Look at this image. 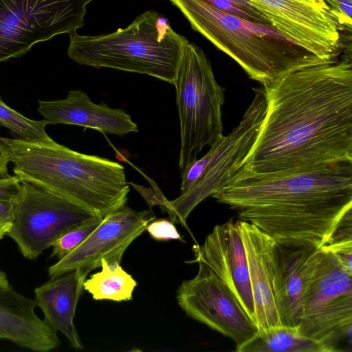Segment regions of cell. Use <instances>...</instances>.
I'll list each match as a JSON object with an SVG mask.
<instances>
[{"label":"cell","mask_w":352,"mask_h":352,"mask_svg":"<svg viewBox=\"0 0 352 352\" xmlns=\"http://www.w3.org/2000/svg\"><path fill=\"white\" fill-rule=\"evenodd\" d=\"M101 267V271L91 274L85 280L83 289L96 300H131L137 285L135 279L118 263H110L102 260Z\"/></svg>","instance_id":"21"},{"label":"cell","mask_w":352,"mask_h":352,"mask_svg":"<svg viewBox=\"0 0 352 352\" xmlns=\"http://www.w3.org/2000/svg\"><path fill=\"white\" fill-rule=\"evenodd\" d=\"M10 162V157L6 148L0 143V175L8 174V165Z\"/></svg>","instance_id":"29"},{"label":"cell","mask_w":352,"mask_h":352,"mask_svg":"<svg viewBox=\"0 0 352 352\" xmlns=\"http://www.w3.org/2000/svg\"><path fill=\"white\" fill-rule=\"evenodd\" d=\"M180 127L179 169L182 173L206 146L223 133L221 107L225 97L203 50L186 45L175 82Z\"/></svg>","instance_id":"7"},{"label":"cell","mask_w":352,"mask_h":352,"mask_svg":"<svg viewBox=\"0 0 352 352\" xmlns=\"http://www.w3.org/2000/svg\"><path fill=\"white\" fill-rule=\"evenodd\" d=\"M341 28L351 30L352 0H324Z\"/></svg>","instance_id":"28"},{"label":"cell","mask_w":352,"mask_h":352,"mask_svg":"<svg viewBox=\"0 0 352 352\" xmlns=\"http://www.w3.org/2000/svg\"><path fill=\"white\" fill-rule=\"evenodd\" d=\"M272 28L309 53L338 59L341 31L324 0H248Z\"/></svg>","instance_id":"11"},{"label":"cell","mask_w":352,"mask_h":352,"mask_svg":"<svg viewBox=\"0 0 352 352\" xmlns=\"http://www.w3.org/2000/svg\"><path fill=\"white\" fill-rule=\"evenodd\" d=\"M96 217L91 210L52 190L21 181L14 220L6 235L14 241L25 258L33 260L67 231Z\"/></svg>","instance_id":"10"},{"label":"cell","mask_w":352,"mask_h":352,"mask_svg":"<svg viewBox=\"0 0 352 352\" xmlns=\"http://www.w3.org/2000/svg\"><path fill=\"white\" fill-rule=\"evenodd\" d=\"M170 1L193 30L262 85L302 65L312 55L272 28L222 12L203 0Z\"/></svg>","instance_id":"5"},{"label":"cell","mask_w":352,"mask_h":352,"mask_svg":"<svg viewBox=\"0 0 352 352\" xmlns=\"http://www.w3.org/2000/svg\"><path fill=\"white\" fill-rule=\"evenodd\" d=\"M94 0H0V63L35 44L77 32Z\"/></svg>","instance_id":"9"},{"label":"cell","mask_w":352,"mask_h":352,"mask_svg":"<svg viewBox=\"0 0 352 352\" xmlns=\"http://www.w3.org/2000/svg\"><path fill=\"white\" fill-rule=\"evenodd\" d=\"M155 219L151 210L137 211L126 205L106 215L81 244L49 267V276L54 278L77 268L91 271L101 267L102 260L120 264L127 248Z\"/></svg>","instance_id":"13"},{"label":"cell","mask_w":352,"mask_h":352,"mask_svg":"<svg viewBox=\"0 0 352 352\" xmlns=\"http://www.w3.org/2000/svg\"><path fill=\"white\" fill-rule=\"evenodd\" d=\"M91 271L77 268L50 279L34 289V300L43 313L45 322L61 332L76 349H83L74 325L76 306L83 283Z\"/></svg>","instance_id":"19"},{"label":"cell","mask_w":352,"mask_h":352,"mask_svg":"<svg viewBox=\"0 0 352 352\" xmlns=\"http://www.w3.org/2000/svg\"><path fill=\"white\" fill-rule=\"evenodd\" d=\"M69 57L79 65L146 74L174 85L188 40L168 20L146 11L129 25L102 35L69 34Z\"/></svg>","instance_id":"4"},{"label":"cell","mask_w":352,"mask_h":352,"mask_svg":"<svg viewBox=\"0 0 352 352\" xmlns=\"http://www.w3.org/2000/svg\"><path fill=\"white\" fill-rule=\"evenodd\" d=\"M318 250L302 241H274V293L282 325L298 327L299 324L305 291Z\"/></svg>","instance_id":"15"},{"label":"cell","mask_w":352,"mask_h":352,"mask_svg":"<svg viewBox=\"0 0 352 352\" xmlns=\"http://www.w3.org/2000/svg\"><path fill=\"white\" fill-rule=\"evenodd\" d=\"M254 299L258 331L280 324L274 293V241L254 225L239 219Z\"/></svg>","instance_id":"17"},{"label":"cell","mask_w":352,"mask_h":352,"mask_svg":"<svg viewBox=\"0 0 352 352\" xmlns=\"http://www.w3.org/2000/svg\"><path fill=\"white\" fill-rule=\"evenodd\" d=\"M267 109L242 167L256 173L352 160V63L312 55L263 85Z\"/></svg>","instance_id":"1"},{"label":"cell","mask_w":352,"mask_h":352,"mask_svg":"<svg viewBox=\"0 0 352 352\" xmlns=\"http://www.w3.org/2000/svg\"><path fill=\"white\" fill-rule=\"evenodd\" d=\"M195 261L205 263L237 298L243 309L256 324L246 254L239 220L217 225L204 244L195 247Z\"/></svg>","instance_id":"14"},{"label":"cell","mask_w":352,"mask_h":352,"mask_svg":"<svg viewBox=\"0 0 352 352\" xmlns=\"http://www.w3.org/2000/svg\"><path fill=\"white\" fill-rule=\"evenodd\" d=\"M254 98L239 124L227 135L219 136L207 153L182 173L180 195L162 208L173 223L186 226L192 210L225 186L251 152L265 119L267 101L263 87L254 88Z\"/></svg>","instance_id":"6"},{"label":"cell","mask_w":352,"mask_h":352,"mask_svg":"<svg viewBox=\"0 0 352 352\" xmlns=\"http://www.w3.org/2000/svg\"><path fill=\"white\" fill-rule=\"evenodd\" d=\"M211 197L274 241L320 248L352 208V160L271 173L241 166Z\"/></svg>","instance_id":"2"},{"label":"cell","mask_w":352,"mask_h":352,"mask_svg":"<svg viewBox=\"0 0 352 352\" xmlns=\"http://www.w3.org/2000/svg\"><path fill=\"white\" fill-rule=\"evenodd\" d=\"M21 190V181L16 175H0V226L12 224Z\"/></svg>","instance_id":"24"},{"label":"cell","mask_w":352,"mask_h":352,"mask_svg":"<svg viewBox=\"0 0 352 352\" xmlns=\"http://www.w3.org/2000/svg\"><path fill=\"white\" fill-rule=\"evenodd\" d=\"M237 352H330L320 342L307 337L298 327L279 324L258 331Z\"/></svg>","instance_id":"20"},{"label":"cell","mask_w":352,"mask_h":352,"mask_svg":"<svg viewBox=\"0 0 352 352\" xmlns=\"http://www.w3.org/2000/svg\"><path fill=\"white\" fill-rule=\"evenodd\" d=\"M11 225L0 226V240L7 234Z\"/></svg>","instance_id":"31"},{"label":"cell","mask_w":352,"mask_h":352,"mask_svg":"<svg viewBox=\"0 0 352 352\" xmlns=\"http://www.w3.org/2000/svg\"><path fill=\"white\" fill-rule=\"evenodd\" d=\"M38 111L50 124L77 125L120 136L139 131L124 110L111 108L104 103L97 104L78 89L70 90L64 99L38 100Z\"/></svg>","instance_id":"16"},{"label":"cell","mask_w":352,"mask_h":352,"mask_svg":"<svg viewBox=\"0 0 352 352\" xmlns=\"http://www.w3.org/2000/svg\"><path fill=\"white\" fill-rule=\"evenodd\" d=\"M34 298L25 296L10 285L0 286V340L38 352H47L60 343L57 332L34 312Z\"/></svg>","instance_id":"18"},{"label":"cell","mask_w":352,"mask_h":352,"mask_svg":"<svg viewBox=\"0 0 352 352\" xmlns=\"http://www.w3.org/2000/svg\"><path fill=\"white\" fill-rule=\"evenodd\" d=\"M320 248L332 253L352 250V208L342 216L327 242Z\"/></svg>","instance_id":"25"},{"label":"cell","mask_w":352,"mask_h":352,"mask_svg":"<svg viewBox=\"0 0 352 352\" xmlns=\"http://www.w3.org/2000/svg\"><path fill=\"white\" fill-rule=\"evenodd\" d=\"M146 230L150 236L157 241L175 239L184 241L173 222L168 219H155L147 225Z\"/></svg>","instance_id":"27"},{"label":"cell","mask_w":352,"mask_h":352,"mask_svg":"<svg viewBox=\"0 0 352 352\" xmlns=\"http://www.w3.org/2000/svg\"><path fill=\"white\" fill-rule=\"evenodd\" d=\"M21 181L43 186L103 218L124 206L130 192L124 168L54 142L36 143L0 136Z\"/></svg>","instance_id":"3"},{"label":"cell","mask_w":352,"mask_h":352,"mask_svg":"<svg viewBox=\"0 0 352 352\" xmlns=\"http://www.w3.org/2000/svg\"><path fill=\"white\" fill-rule=\"evenodd\" d=\"M352 274L329 251L319 248L305 291L298 330L302 335L339 351L338 344L351 338Z\"/></svg>","instance_id":"8"},{"label":"cell","mask_w":352,"mask_h":352,"mask_svg":"<svg viewBox=\"0 0 352 352\" xmlns=\"http://www.w3.org/2000/svg\"><path fill=\"white\" fill-rule=\"evenodd\" d=\"M217 9L250 23L271 28L268 20L261 13L248 10L229 0H203Z\"/></svg>","instance_id":"26"},{"label":"cell","mask_w":352,"mask_h":352,"mask_svg":"<svg viewBox=\"0 0 352 352\" xmlns=\"http://www.w3.org/2000/svg\"><path fill=\"white\" fill-rule=\"evenodd\" d=\"M102 218L96 217L70 229L60 236L52 247L51 257L62 259L81 244L100 224Z\"/></svg>","instance_id":"23"},{"label":"cell","mask_w":352,"mask_h":352,"mask_svg":"<svg viewBox=\"0 0 352 352\" xmlns=\"http://www.w3.org/2000/svg\"><path fill=\"white\" fill-rule=\"evenodd\" d=\"M235 4L239 6L241 8H243L248 10L254 12H259L256 9H255L253 6L248 1V0H229Z\"/></svg>","instance_id":"30"},{"label":"cell","mask_w":352,"mask_h":352,"mask_svg":"<svg viewBox=\"0 0 352 352\" xmlns=\"http://www.w3.org/2000/svg\"><path fill=\"white\" fill-rule=\"evenodd\" d=\"M47 124L43 119L32 120L12 109L0 96V126L9 129L14 138L36 143H53L55 141L45 131Z\"/></svg>","instance_id":"22"},{"label":"cell","mask_w":352,"mask_h":352,"mask_svg":"<svg viewBox=\"0 0 352 352\" xmlns=\"http://www.w3.org/2000/svg\"><path fill=\"white\" fill-rule=\"evenodd\" d=\"M197 263V274L178 287V305L188 316L232 339L236 349L258 327L228 287L205 263Z\"/></svg>","instance_id":"12"}]
</instances>
